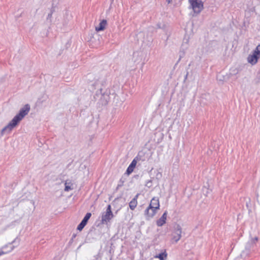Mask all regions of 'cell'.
Returning <instances> with one entry per match:
<instances>
[{
	"label": "cell",
	"instance_id": "cell-1",
	"mask_svg": "<svg viewBox=\"0 0 260 260\" xmlns=\"http://www.w3.org/2000/svg\"><path fill=\"white\" fill-rule=\"evenodd\" d=\"M29 110H30V106L29 104H26L25 106H23V107L19 110V113L12 119V121L9 123L8 125L3 129L2 133H5L6 132L10 131L14 129L15 127L21 122V121L27 115V113H29Z\"/></svg>",
	"mask_w": 260,
	"mask_h": 260
},
{
	"label": "cell",
	"instance_id": "cell-2",
	"mask_svg": "<svg viewBox=\"0 0 260 260\" xmlns=\"http://www.w3.org/2000/svg\"><path fill=\"white\" fill-rule=\"evenodd\" d=\"M160 208V200L158 197H154L150 202V205L145 211V215L148 217H152Z\"/></svg>",
	"mask_w": 260,
	"mask_h": 260
},
{
	"label": "cell",
	"instance_id": "cell-3",
	"mask_svg": "<svg viewBox=\"0 0 260 260\" xmlns=\"http://www.w3.org/2000/svg\"><path fill=\"white\" fill-rule=\"evenodd\" d=\"M260 58V44H259L252 53L248 56V62L254 65L258 62Z\"/></svg>",
	"mask_w": 260,
	"mask_h": 260
},
{
	"label": "cell",
	"instance_id": "cell-4",
	"mask_svg": "<svg viewBox=\"0 0 260 260\" xmlns=\"http://www.w3.org/2000/svg\"><path fill=\"white\" fill-rule=\"evenodd\" d=\"M182 229L178 224H176L173 228L172 233V240L173 243H176L179 241L181 237Z\"/></svg>",
	"mask_w": 260,
	"mask_h": 260
},
{
	"label": "cell",
	"instance_id": "cell-5",
	"mask_svg": "<svg viewBox=\"0 0 260 260\" xmlns=\"http://www.w3.org/2000/svg\"><path fill=\"white\" fill-rule=\"evenodd\" d=\"M194 12L200 13L203 8L204 4L201 1H191L190 2Z\"/></svg>",
	"mask_w": 260,
	"mask_h": 260
},
{
	"label": "cell",
	"instance_id": "cell-6",
	"mask_svg": "<svg viewBox=\"0 0 260 260\" xmlns=\"http://www.w3.org/2000/svg\"><path fill=\"white\" fill-rule=\"evenodd\" d=\"M113 214L111 210V206L109 205L106 209V211L104 212L102 216V222L104 224H107L111 221L113 219Z\"/></svg>",
	"mask_w": 260,
	"mask_h": 260
},
{
	"label": "cell",
	"instance_id": "cell-7",
	"mask_svg": "<svg viewBox=\"0 0 260 260\" xmlns=\"http://www.w3.org/2000/svg\"><path fill=\"white\" fill-rule=\"evenodd\" d=\"M91 216H92V214H91V213H88L86 214L85 217H84V219H83V220L82 221L80 224L77 227V229L79 231H81L84 228V227L87 224L88 221H89V220L91 218Z\"/></svg>",
	"mask_w": 260,
	"mask_h": 260
},
{
	"label": "cell",
	"instance_id": "cell-8",
	"mask_svg": "<svg viewBox=\"0 0 260 260\" xmlns=\"http://www.w3.org/2000/svg\"><path fill=\"white\" fill-rule=\"evenodd\" d=\"M137 163V160H136V158H135L132 162L129 165V166L128 167V168L127 169V171H126V174H127V175H130L133 173V172L135 170V169L136 167Z\"/></svg>",
	"mask_w": 260,
	"mask_h": 260
},
{
	"label": "cell",
	"instance_id": "cell-9",
	"mask_svg": "<svg viewBox=\"0 0 260 260\" xmlns=\"http://www.w3.org/2000/svg\"><path fill=\"white\" fill-rule=\"evenodd\" d=\"M167 218V212L166 211L156 222V224L158 225V226L162 227L163 225H164L166 223Z\"/></svg>",
	"mask_w": 260,
	"mask_h": 260
},
{
	"label": "cell",
	"instance_id": "cell-10",
	"mask_svg": "<svg viewBox=\"0 0 260 260\" xmlns=\"http://www.w3.org/2000/svg\"><path fill=\"white\" fill-rule=\"evenodd\" d=\"M107 24V21L106 19H103L102 21H101V22L98 25V26L96 27V31L97 32H99L104 30L106 28Z\"/></svg>",
	"mask_w": 260,
	"mask_h": 260
},
{
	"label": "cell",
	"instance_id": "cell-11",
	"mask_svg": "<svg viewBox=\"0 0 260 260\" xmlns=\"http://www.w3.org/2000/svg\"><path fill=\"white\" fill-rule=\"evenodd\" d=\"M138 195L136 196L131 201V202L129 203V207L131 210H135L138 204Z\"/></svg>",
	"mask_w": 260,
	"mask_h": 260
},
{
	"label": "cell",
	"instance_id": "cell-12",
	"mask_svg": "<svg viewBox=\"0 0 260 260\" xmlns=\"http://www.w3.org/2000/svg\"><path fill=\"white\" fill-rule=\"evenodd\" d=\"M155 258L158 259L160 260H166L167 258V253L166 250H165L164 252L158 254V255H156L155 257Z\"/></svg>",
	"mask_w": 260,
	"mask_h": 260
}]
</instances>
